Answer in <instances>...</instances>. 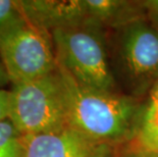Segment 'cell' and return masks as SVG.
<instances>
[{"instance_id": "cell-1", "label": "cell", "mask_w": 158, "mask_h": 157, "mask_svg": "<svg viewBox=\"0 0 158 157\" xmlns=\"http://www.w3.org/2000/svg\"><path fill=\"white\" fill-rule=\"evenodd\" d=\"M64 95L66 122L98 144L120 143L137 137L142 106L132 97L81 85L57 63Z\"/></svg>"}, {"instance_id": "cell-2", "label": "cell", "mask_w": 158, "mask_h": 157, "mask_svg": "<svg viewBox=\"0 0 158 157\" xmlns=\"http://www.w3.org/2000/svg\"><path fill=\"white\" fill-rule=\"evenodd\" d=\"M57 58L77 82L88 88L113 92L115 87L103 29L94 26L55 30L50 33Z\"/></svg>"}, {"instance_id": "cell-3", "label": "cell", "mask_w": 158, "mask_h": 157, "mask_svg": "<svg viewBox=\"0 0 158 157\" xmlns=\"http://www.w3.org/2000/svg\"><path fill=\"white\" fill-rule=\"evenodd\" d=\"M0 58L11 85L43 78L57 68L51 34L23 13L0 29Z\"/></svg>"}, {"instance_id": "cell-4", "label": "cell", "mask_w": 158, "mask_h": 157, "mask_svg": "<svg viewBox=\"0 0 158 157\" xmlns=\"http://www.w3.org/2000/svg\"><path fill=\"white\" fill-rule=\"evenodd\" d=\"M9 119L23 136L66 128V109L58 68L43 78L12 85Z\"/></svg>"}, {"instance_id": "cell-5", "label": "cell", "mask_w": 158, "mask_h": 157, "mask_svg": "<svg viewBox=\"0 0 158 157\" xmlns=\"http://www.w3.org/2000/svg\"><path fill=\"white\" fill-rule=\"evenodd\" d=\"M119 54L124 72L137 92L158 82V29L146 18L120 29Z\"/></svg>"}, {"instance_id": "cell-6", "label": "cell", "mask_w": 158, "mask_h": 157, "mask_svg": "<svg viewBox=\"0 0 158 157\" xmlns=\"http://www.w3.org/2000/svg\"><path fill=\"white\" fill-rule=\"evenodd\" d=\"M18 3L28 21L49 33L91 26L86 0H19Z\"/></svg>"}, {"instance_id": "cell-7", "label": "cell", "mask_w": 158, "mask_h": 157, "mask_svg": "<svg viewBox=\"0 0 158 157\" xmlns=\"http://www.w3.org/2000/svg\"><path fill=\"white\" fill-rule=\"evenodd\" d=\"M98 145L66 126L57 132L23 136L21 157H90Z\"/></svg>"}, {"instance_id": "cell-8", "label": "cell", "mask_w": 158, "mask_h": 157, "mask_svg": "<svg viewBox=\"0 0 158 157\" xmlns=\"http://www.w3.org/2000/svg\"><path fill=\"white\" fill-rule=\"evenodd\" d=\"M90 25L101 29H123L145 16L142 1L86 0Z\"/></svg>"}, {"instance_id": "cell-9", "label": "cell", "mask_w": 158, "mask_h": 157, "mask_svg": "<svg viewBox=\"0 0 158 157\" xmlns=\"http://www.w3.org/2000/svg\"><path fill=\"white\" fill-rule=\"evenodd\" d=\"M137 139L141 148L158 152V82L142 106Z\"/></svg>"}, {"instance_id": "cell-10", "label": "cell", "mask_w": 158, "mask_h": 157, "mask_svg": "<svg viewBox=\"0 0 158 157\" xmlns=\"http://www.w3.org/2000/svg\"><path fill=\"white\" fill-rule=\"evenodd\" d=\"M23 135L10 119L0 122V157H21Z\"/></svg>"}, {"instance_id": "cell-11", "label": "cell", "mask_w": 158, "mask_h": 157, "mask_svg": "<svg viewBox=\"0 0 158 157\" xmlns=\"http://www.w3.org/2000/svg\"><path fill=\"white\" fill-rule=\"evenodd\" d=\"M18 1L0 0V29L21 14Z\"/></svg>"}, {"instance_id": "cell-12", "label": "cell", "mask_w": 158, "mask_h": 157, "mask_svg": "<svg viewBox=\"0 0 158 157\" xmlns=\"http://www.w3.org/2000/svg\"><path fill=\"white\" fill-rule=\"evenodd\" d=\"M142 2L146 19L158 29V0H145Z\"/></svg>"}, {"instance_id": "cell-13", "label": "cell", "mask_w": 158, "mask_h": 157, "mask_svg": "<svg viewBox=\"0 0 158 157\" xmlns=\"http://www.w3.org/2000/svg\"><path fill=\"white\" fill-rule=\"evenodd\" d=\"M10 113V91L0 89V122L9 118Z\"/></svg>"}, {"instance_id": "cell-14", "label": "cell", "mask_w": 158, "mask_h": 157, "mask_svg": "<svg viewBox=\"0 0 158 157\" xmlns=\"http://www.w3.org/2000/svg\"><path fill=\"white\" fill-rule=\"evenodd\" d=\"M90 157H115L114 147L109 144H100Z\"/></svg>"}, {"instance_id": "cell-15", "label": "cell", "mask_w": 158, "mask_h": 157, "mask_svg": "<svg viewBox=\"0 0 158 157\" xmlns=\"http://www.w3.org/2000/svg\"><path fill=\"white\" fill-rule=\"evenodd\" d=\"M122 157H158V152L149 151V150L143 149V148H138L136 150H133L131 152L126 153Z\"/></svg>"}, {"instance_id": "cell-16", "label": "cell", "mask_w": 158, "mask_h": 157, "mask_svg": "<svg viewBox=\"0 0 158 157\" xmlns=\"http://www.w3.org/2000/svg\"><path fill=\"white\" fill-rule=\"evenodd\" d=\"M9 83H10V81H9L7 72H6L5 68H4V65H3L1 58H0V88L9 84Z\"/></svg>"}]
</instances>
